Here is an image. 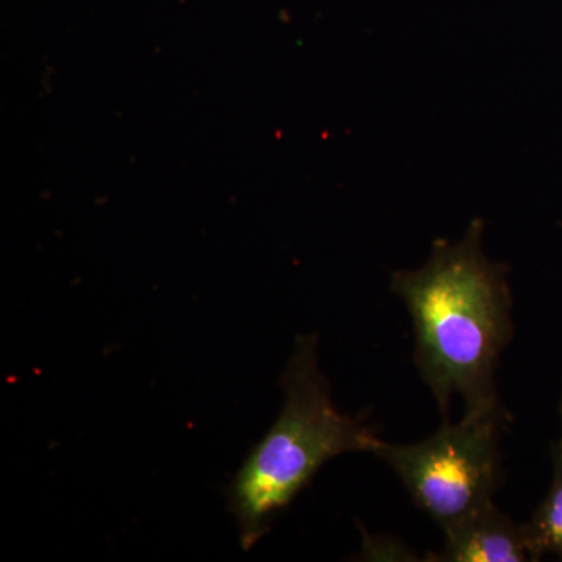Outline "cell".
Wrapping results in <instances>:
<instances>
[{
    "instance_id": "6da1fadb",
    "label": "cell",
    "mask_w": 562,
    "mask_h": 562,
    "mask_svg": "<svg viewBox=\"0 0 562 562\" xmlns=\"http://www.w3.org/2000/svg\"><path fill=\"white\" fill-rule=\"evenodd\" d=\"M484 222L472 221L460 243L439 239L416 271L392 273L391 288L413 317L414 361L449 419L460 394L464 413L502 408L495 371L513 338L508 268L483 251Z\"/></svg>"
},
{
    "instance_id": "7a4b0ae2",
    "label": "cell",
    "mask_w": 562,
    "mask_h": 562,
    "mask_svg": "<svg viewBox=\"0 0 562 562\" xmlns=\"http://www.w3.org/2000/svg\"><path fill=\"white\" fill-rule=\"evenodd\" d=\"M317 349V333L295 338L281 376L284 402L279 417L233 476L228 508L243 550L261 541L325 462L342 453H373L380 441L372 428L336 408Z\"/></svg>"
},
{
    "instance_id": "3957f363",
    "label": "cell",
    "mask_w": 562,
    "mask_h": 562,
    "mask_svg": "<svg viewBox=\"0 0 562 562\" xmlns=\"http://www.w3.org/2000/svg\"><path fill=\"white\" fill-rule=\"evenodd\" d=\"M506 409L464 413L460 424L417 443L380 439L373 454L387 462L417 508L443 528L494 503L502 483L501 436Z\"/></svg>"
},
{
    "instance_id": "277c9868",
    "label": "cell",
    "mask_w": 562,
    "mask_h": 562,
    "mask_svg": "<svg viewBox=\"0 0 562 562\" xmlns=\"http://www.w3.org/2000/svg\"><path fill=\"white\" fill-rule=\"evenodd\" d=\"M441 552L436 562H525L532 561L525 525H517L494 503L476 509L443 528Z\"/></svg>"
},
{
    "instance_id": "5b68a950",
    "label": "cell",
    "mask_w": 562,
    "mask_h": 562,
    "mask_svg": "<svg viewBox=\"0 0 562 562\" xmlns=\"http://www.w3.org/2000/svg\"><path fill=\"white\" fill-rule=\"evenodd\" d=\"M553 480L549 494L525 524L531 560L539 561L543 554H554L562 560V439L554 443Z\"/></svg>"
},
{
    "instance_id": "8992f818",
    "label": "cell",
    "mask_w": 562,
    "mask_h": 562,
    "mask_svg": "<svg viewBox=\"0 0 562 562\" xmlns=\"http://www.w3.org/2000/svg\"><path fill=\"white\" fill-rule=\"evenodd\" d=\"M362 560L382 561V560H402V561H417L419 558H414L416 554L412 550L406 549L403 543L390 541L386 538H371L368 536L364 542V550H362Z\"/></svg>"
},
{
    "instance_id": "52a82bcc",
    "label": "cell",
    "mask_w": 562,
    "mask_h": 562,
    "mask_svg": "<svg viewBox=\"0 0 562 562\" xmlns=\"http://www.w3.org/2000/svg\"><path fill=\"white\" fill-rule=\"evenodd\" d=\"M560 413H561V417H562V398H561ZM561 439H562V438H561Z\"/></svg>"
}]
</instances>
